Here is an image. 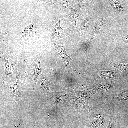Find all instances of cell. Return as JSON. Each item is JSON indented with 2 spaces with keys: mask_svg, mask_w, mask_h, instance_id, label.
Masks as SVG:
<instances>
[{
  "mask_svg": "<svg viewBox=\"0 0 128 128\" xmlns=\"http://www.w3.org/2000/svg\"><path fill=\"white\" fill-rule=\"evenodd\" d=\"M64 41L61 40L59 41H52L50 43V46L53 49L55 50L61 57L66 68L68 72H74L81 74L77 71L73 69L71 66L69 61L72 60L75 62L66 54L64 46Z\"/></svg>",
  "mask_w": 128,
  "mask_h": 128,
  "instance_id": "obj_1",
  "label": "cell"
},
{
  "mask_svg": "<svg viewBox=\"0 0 128 128\" xmlns=\"http://www.w3.org/2000/svg\"><path fill=\"white\" fill-rule=\"evenodd\" d=\"M47 47L43 52L32 58L27 68V77L34 84L36 83L39 75H42L40 62Z\"/></svg>",
  "mask_w": 128,
  "mask_h": 128,
  "instance_id": "obj_2",
  "label": "cell"
},
{
  "mask_svg": "<svg viewBox=\"0 0 128 128\" xmlns=\"http://www.w3.org/2000/svg\"><path fill=\"white\" fill-rule=\"evenodd\" d=\"M1 58L5 64V80H10L14 66L17 62L16 57L12 53L5 50L0 52Z\"/></svg>",
  "mask_w": 128,
  "mask_h": 128,
  "instance_id": "obj_3",
  "label": "cell"
},
{
  "mask_svg": "<svg viewBox=\"0 0 128 128\" xmlns=\"http://www.w3.org/2000/svg\"><path fill=\"white\" fill-rule=\"evenodd\" d=\"M65 104L71 109L81 113L87 112L90 110L88 101L74 95L70 96Z\"/></svg>",
  "mask_w": 128,
  "mask_h": 128,
  "instance_id": "obj_4",
  "label": "cell"
},
{
  "mask_svg": "<svg viewBox=\"0 0 128 128\" xmlns=\"http://www.w3.org/2000/svg\"><path fill=\"white\" fill-rule=\"evenodd\" d=\"M96 69V71L93 72V74L95 79L100 82L121 79V76L117 69L109 71Z\"/></svg>",
  "mask_w": 128,
  "mask_h": 128,
  "instance_id": "obj_5",
  "label": "cell"
},
{
  "mask_svg": "<svg viewBox=\"0 0 128 128\" xmlns=\"http://www.w3.org/2000/svg\"><path fill=\"white\" fill-rule=\"evenodd\" d=\"M116 82L114 80L99 82L96 84L89 85L86 87L101 94L103 95L110 91L112 92L115 88Z\"/></svg>",
  "mask_w": 128,
  "mask_h": 128,
  "instance_id": "obj_6",
  "label": "cell"
},
{
  "mask_svg": "<svg viewBox=\"0 0 128 128\" xmlns=\"http://www.w3.org/2000/svg\"><path fill=\"white\" fill-rule=\"evenodd\" d=\"M70 90L69 89L62 90L54 93L49 98V106L56 103L60 104H65L71 96L72 93Z\"/></svg>",
  "mask_w": 128,
  "mask_h": 128,
  "instance_id": "obj_7",
  "label": "cell"
},
{
  "mask_svg": "<svg viewBox=\"0 0 128 128\" xmlns=\"http://www.w3.org/2000/svg\"><path fill=\"white\" fill-rule=\"evenodd\" d=\"M70 7V11L69 15L67 17L68 22L69 25L77 29V22L82 20L84 16L80 13L74 1H72Z\"/></svg>",
  "mask_w": 128,
  "mask_h": 128,
  "instance_id": "obj_8",
  "label": "cell"
},
{
  "mask_svg": "<svg viewBox=\"0 0 128 128\" xmlns=\"http://www.w3.org/2000/svg\"><path fill=\"white\" fill-rule=\"evenodd\" d=\"M61 17L53 21L51 25V32L53 38L55 40L66 38L68 36L64 33L63 29L61 27L60 22Z\"/></svg>",
  "mask_w": 128,
  "mask_h": 128,
  "instance_id": "obj_9",
  "label": "cell"
},
{
  "mask_svg": "<svg viewBox=\"0 0 128 128\" xmlns=\"http://www.w3.org/2000/svg\"><path fill=\"white\" fill-rule=\"evenodd\" d=\"M108 22V21L105 18H101L97 17L95 21L94 28L91 33L90 39L85 51V53L86 52L89 44L92 40L102 32L105 24Z\"/></svg>",
  "mask_w": 128,
  "mask_h": 128,
  "instance_id": "obj_10",
  "label": "cell"
},
{
  "mask_svg": "<svg viewBox=\"0 0 128 128\" xmlns=\"http://www.w3.org/2000/svg\"><path fill=\"white\" fill-rule=\"evenodd\" d=\"M75 92L77 96L79 98L88 101L92 95L96 92L91 90L89 88L81 85H78L75 88Z\"/></svg>",
  "mask_w": 128,
  "mask_h": 128,
  "instance_id": "obj_11",
  "label": "cell"
},
{
  "mask_svg": "<svg viewBox=\"0 0 128 128\" xmlns=\"http://www.w3.org/2000/svg\"><path fill=\"white\" fill-rule=\"evenodd\" d=\"M90 19V15L88 13L83 22L80 24L77 28V35L79 36H81L85 34L86 31L89 27V22Z\"/></svg>",
  "mask_w": 128,
  "mask_h": 128,
  "instance_id": "obj_12",
  "label": "cell"
},
{
  "mask_svg": "<svg viewBox=\"0 0 128 128\" xmlns=\"http://www.w3.org/2000/svg\"><path fill=\"white\" fill-rule=\"evenodd\" d=\"M112 98L118 100H126L128 101V93L118 88L114 90L111 93Z\"/></svg>",
  "mask_w": 128,
  "mask_h": 128,
  "instance_id": "obj_13",
  "label": "cell"
},
{
  "mask_svg": "<svg viewBox=\"0 0 128 128\" xmlns=\"http://www.w3.org/2000/svg\"><path fill=\"white\" fill-rule=\"evenodd\" d=\"M106 62L108 65L114 67L121 71L123 75H128V63H114L108 59L106 60Z\"/></svg>",
  "mask_w": 128,
  "mask_h": 128,
  "instance_id": "obj_14",
  "label": "cell"
},
{
  "mask_svg": "<svg viewBox=\"0 0 128 128\" xmlns=\"http://www.w3.org/2000/svg\"><path fill=\"white\" fill-rule=\"evenodd\" d=\"M16 78V82L11 87L12 91L14 94H16L19 91L21 86L22 78L20 72L16 67L15 69Z\"/></svg>",
  "mask_w": 128,
  "mask_h": 128,
  "instance_id": "obj_15",
  "label": "cell"
},
{
  "mask_svg": "<svg viewBox=\"0 0 128 128\" xmlns=\"http://www.w3.org/2000/svg\"><path fill=\"white\" fill-rule=\"evenodd\" d=\"M103 112L101 111H98L92 117L88 128H93L98 123L102 115Z\"/></svg>",
  "mask_w": 128,
  "mask_h": 128,
  "instance_id": "obj_16",
  "label": "cell"
},
{
  "mask_svg": "<svg viewBox=\"0 0 128 128\" xmlns=\"http://www.w3.org/2000/svg\"><path fill=\"white\" fill-rule=\"evenodd\" d=\"M109 1L110 5L113 8L118 11H123V7L117 1L115 0H110Z\"/></svg>",
  "mask_w": 128,
  "mask_h": 128,
  "instance_id": "obj_17",
  "label": "cell"
},
{
  "mask_svg": "<svg viewBox=\"0 0 128 128\" xmlns=\"http://www.w3.org/2000/svg\"><path fill=\"white\" fill-rule=\"evenodd\" d=\"M78 1L79 9L80 10H83L84 9L91 1L88 0H78Z\"/></svg>",
  "mask_w": 128,
  "mask_h": 128,
  "instance_id": "obj_18",
  "label": "cell"
},
{
  "mask_svg": "<svg viewBox=\"0 0 128 128\" xmlns=\"http://www.w3.org/2000/svg\"><path fill=\"white\" fill-rule=\"evenodd\" d=\"M113 41L119 43H125L128 44V34L124 37L118 38H114Z\"/></svg>",
  "mask_w": 128,
  "mask_h": 128,
  "instance_id": "obj_19",
  "label": "cell"
},
{
  "mask_svg": "<svg viewBox=\"0 0 128 128\" xmlns=\"http://www.w3.org/2000/svg\"><path fill=\"white\" fill-rule=\"evenodd\" d=\"M106 120L103 116L95 126V128H103L106 122Z\"/></svg>",
  "mask_w": 128,
  "mask_h": 128,
  "instance_id": "obj_20",
  "label": "cell"
},
{
  "mask_svg": "<svg viewBox=\"0 0 128 128\" xmlns=\"http://www.w3.org/2000/svg\"><path fill=\"white\" fill-rule=\"evenodd\" d=\"M59 1L60 5L62 8L65 9L68 7V0H61Z\"/></svg>",
  "mask_w": 128,
  "mask_h": 128,
  "instance_id": "obj_21",
  "label": "cell"
},
{
  "mask_svg": "<svg viewBox=\"0 0 128 128\" xmlns=\"http://www.w3.org/2000/svg\"><path fill=\"white\" fill-rule=\"evenodd\" d=\"M106 128H113L112 116L111 115H110V117L108 124Z\"/></svg>",
  "mask_w": 128,
  "mask_h": 128,
  "instance_id": "obj_22",
  "label": "cell"
},
{
  "mask_svg": "<svg viewBox=\"0 0 128 128\" xmlns=\"http://www.w3.org/2000/svg\"><path fill=\"white\" fill-rule=\"evenodd\" d=\"M72 125H71L69 128H72Z\"/></svg>",
  "mask_w": 128,
  "mask_h": 128,
  "instance_id": "obj_23",
  "label": "cell"
}]
</instances>
